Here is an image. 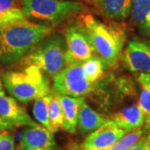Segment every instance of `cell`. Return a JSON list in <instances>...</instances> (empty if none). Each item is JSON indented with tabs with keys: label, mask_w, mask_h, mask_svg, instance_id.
I'll list each match as a JSON object with an SVG mask.
<instances>
[{
	"label": "cell",
	"mask_w": 150,
	"mask_h": 150,
	"mask_svg": "<svg viewBox=\"0 0 150 150\" xmlns=\"http://www.w3.org/2000/svg\"><path fill=\"white\" fill-rule=\"evenodd\" d=\"M55 27L25 18L0 24V63L12 65L20 62Z\"/></svg>",
	"instance_id": "6da1fadb"
},
{
	"label": "cell",
	"mask_w": 150,
	"mask_h": 150,
	"mask_svg": "<svg viewBox=\"0 0 150 150\" xmlns=\"http://www.w3.org/2000/svg\"><path fill=\"white\" fill-rule=\"evenodd\" d=\"M89 40L94 54L108 69L117 64L123 53L127 33L122 23L103 22L89 13H81L77 19Z\"/></svg>",
	"instance_id": "7a4b0ae2"
},
{
	"label": "cell",
	"mask_w": 150,
	"mask_h": 150,
	"mask_svg": "<svg viewBox=\"0 0 150 150\" xmlns=\"http://www.w3.org/2000/svg\"><path fill=\"white\" fill-rule=\"evenodd\" d=\"M108 119L126 133L144 125V117L139 104V92L135 83L128 78L115 81Z\"/></svg>",
	"instance_id": "3957f363"
},
{
	"label": "cell",
	"mask_w": 150,
	"mask_h": 150,
	"mask_svg": "<svg viewBox=\"0 0 150 150\" xmlns=\"http://www.w3.org/2000/svg\"><path fill=\"white\" fill-rule=\"evenodd\" d=\"M2 80L8 93L21 103L30 102L51 93L48 76L35 65H27L20 71L6 72Z\"/></svg>",
	"instance_id": "277c9868"
},
{
	"label": "cell",
	"mask_w": 150,
	"mask_h": 150,
	"mask_svg": "<svg viewBox=\"0 0 150 150\" xmlns=\"http://www.w3.org/2000/svg\"><path fill=\"white\" fill-rule=\"evenodd\" d=\"M64 34L54 32L45 37L22 59L24 65H35L48 77H54L68 65Z\"/></svg>",
	"instance_id": "5b68a950"
},
{
	"label": "cell",
	"mask_w": 150,
	"mask_h": 150,
	"mask_svg": "<svg viewBox=\"0 0 150 150\" xmlns=\"http://www.w3.org/2000/svg\"><path fill=\"white\" fill-rule=\"evenodd\" d=\"M29 20L57 26L84 11V6L74 0H20Z\"/></svg>",
	"instance_id": "8992f818"
},
{
	"label": "cell",
	"mask_w": 150,
	"mask_h": 150,
	"mask_svg": "<svg viewBox=\"0 0 150 150\" xmlns=\"http://www.w3.org/2000/svg\"><path fill=\"white\" fill-rule=\"evenodd\" d=\"M96 83L88 80L82 64L66 66L53 77V91L71 97H83L93 91Z\"/></svg>",
	"instance_id": "52a82bcc"
},
{
	"label": "cell",
	"mask_w": 150,
	"mask_h": 150,
	"mask_svg": "<svg viewBox=\"0 0 150 150\" xmlns=\"http://www.w3.org/2000/svg\"><path fill=\"white\" fill-rule=\"evenodd\" d=\"M63 34L67 47L66 60L68 65L82 64L95 55L85 33L77 22L65 28Z\"/></svg>",
	"instance_id": "ba28073f"
},
{
	"label": "cell",
	"mask_w": 150,
	"mask_h": 150,
	"mask_svg": "<svg viewBox=\"0 0 150 150\" xmlns=\"http://www.w3.org/2000/svg\"><path fill=\"white\" fill-rule=\"evenodd\" d=\"M124 67L133 73L150 74V41L134 38L121 54Z\"/></svg>",
	"instance_id": "9c48e42d"
},
{
	"label": "cell",
	"mask_w": 150,
	"mask_h": 150,
	"mask_svg": "<svg viewBox=\"0 0 150 150\" xmlns=\"http://www.w3.org/2000/svg\"><path fill=\"white\" fill-rule=\"evenodd\" d=\"M127 134L111 120L88 135L80 145L85 149H104L112 147L123 135Z\"/></svg>",
	"instance_id": "30bf717a"
},
{
	"label": "cell",
	"mask_w": 150,
	"mask_h": 150,
	"mask_svg": "<svg viewBox=\"0 0 150 150\" xmlns=\"http://www.w3.org/2000/svg\"><path fill=\"white\" fill-rule=\"evenodd\" d=\"M0 116L15 127H34L38 125L27 111L17 103L13 97L4 91L0 81Z\"/></svg>",
	"instance_id": "8fae6325"
},
{
	"label": "cell",
	"mask_w": 150,
	"mask_h": 150,
	"mask_svg": "<svg viewBox=\"0 0 150 150\" xmlns=\"http://www.w3.org/2000/svg\"><path fill=\"white\" fill-rule=\"evenodd\" d=\"M21 146L23 150H58L54 133L39 124L24 129Z\"/></svg>",
	"instance_id": "7c38bea8"
},
{
	"label": "cell",
	"mask_w": 150,
	"mask_h": 150,
	"mask_svg": "<svg viewBox=\"0 0 150 150\" xmlns=\"http://www.w3.org/2000/svg\"><path fill=\"white\" fill-rule=\"evenodd\" d=\"M108 20L123 23L131 13V0H85Z\"/></svg>",
	"instance_id": "4fadbf2b"
},
{
	"label": "cell",
	"mask_w": 150,
	"mask_h": 150,
	"mask_svg": "<svg viewBox=\"0 0 150 150\" xmlns=\"http://www.w3.org/2000/svg\"><path fill=\"white\" fill-rule=\"evenodd\" d=\"M108 120L103 114L98 112L89 106L84 99L79 108L77 129L80 134H90L105 124Z\"/></svg>",
	"instance_id": "5bb4252c"
},
{
	"label": "cell",
	"mask_w": 150,
	"mask_h": 150,
	"mask_svg": "<svg viewBox=\"0 0 150 150\" xmlns=\"http://www.w3.org/2000/svg\"><path fill=\"white\" fill-rule=\"evenodd\" d=\"M57 95L59 98L64 113V125L62 129L70 134H75L79 108L84 98L83 97L77 98L59 93Z\"/></svg>",
	"instance_id": "9a60e30c"
},
{
	"label": "cell",
	"mask_w": 150,
	"mask_h": 150,
	"mask_svg": "<svg viewBox=\"0 0 150 150\" xmlns=\"http://www.w3.org/2000/svg\"><path fill=\"white\" fill-rule=\"evenodd\" d=\"M131 19L143 36L150 33V0H131Z\"/></svg>",
	"instance_id": "2e32d148"
},
{
	"label": "cell",
	"mask_w": 150,
	"mask_h": 150,
	"mask_svg": "<svg viewBox=\"0 0 150 150\" xmlns=\"http://www.w3.org/2000/svg\"><path fill=\"white\" fill-rule=\"evenodd\" d=\"M136 80L139 87V104L144 117V126L150 129V74L140 73Z\"/></svg>",
	"instance_id": "e0dca14e"
},
{
	"label": "cell",
	"mask_w": 150,
	"mask_h": 150,
	"mask_svg": "<svg viewBox=\"0 0 150 150\" xmlns=\"http://www.w3.org/2000/svg\"><path fill=\"white\" fill-rule=\"evenodd\" d=\"M25 18L20 0H0V24Z\"/></svg>",
	"instance_id": "ac0fdd59"
},
{
	"label": "cell",
	"mask_w": 150,
	"mask_h": 150,
	"mask_svg": "<svg viewBox=\"0 0 150 150\" xmlns=\"http://www.w3.org/2000/svg\"><path fill=\"white\" fill-rule=\"evenodd\" d=\"M51 97H52V91L45 96H42L35 99L33 108V113L38 123H40L43 127L48 129L49 131L53 132V129L49 121V111H48Z\"/></svg>",
	"instance_id": "d6986e66"
},
{
	"label": "cell",
	"mask_w": 150,
	"mask_h": 150,
	"mask_svg": "<svg viewBox=\"0 0 150 150\" xmlns=\"http://www.w3.org/2000/svg\"><path fill=\"white\" fill-rule=\"evenodd\" d=\"M149 130L150 129L145 127L144 125L134 129L133 131L124 134L120 139L118 140L109 149L111 150H129L134 144H136L142 138L145 137L149 132Z\"/></svg>",
	"instance_id": "ffe728a7"
},
{
	"label": "cell",
	"mask_w": 150,
	"mask_h": 150,
	"mask_svg": "<svg viewBox=\"0 0 150 150\" xmlns=\"http://www.w3.org/2000/svg\"><path fill=\"white\" fill-rule=\"evenodd\" d=\"M88 80L93 83H97L102 78L104 77V71L107 69L101 59L97 55H93L90 59H87L82 63Z\"/></svg>",
	"instance_id": "44dd1931"
},
{
	"label": "cell",
	"mask_w": 150,
	"mask_h": 150,
	"mask_svg": "<svg viewBox=\"0 0 150 150\" xmlns=\"http://www.w3.org/2000/svg\"><path fill=\"white\" fill-rule=\"evenodd\" d=\"M48 111H49V121L53 129V132L56 133L59 130L63 129L64 113H63V108L59 96L54 91H52V97L49 102Z\"/></svg>",
	"instance_id": "7402d4cb"
},
{
	"label": "cell",
	"mask_w": 150,
	"mask_h": 150,
	"mask_svg": "<svg viewBox=\"0 0 150 150\" xmlns=\"http://www.w3.org/2000/svg\"><path fill=\"white\" fill-rule=\"evenodd\" d=\"M14 135L10 130L0 132V150H14Z\"/></svg>",
	"instance_id": "603a6c76"
},
{
	"label": "cell",
	"mask_w": 150,
	"mask_h": 150,
	"mask_svg": "<svg viewBox=\"0 0 150 150\" xmlns=\"http://www.w3.org/2000/svg\"><path fill=\"white\" fill-rule=\"evenodd\" d=\"M146 136L142 138L136 144H134L129 150H150V144Z\"/></svg>",
	"instance_id": "cb8c5ba5"
},
{
	"label": "cell",
	"mask_w": 150,
	"mask_h": 150,
	"mask_svg": "<svg viewBox=\"0 0 150 150\" xmlns=\"http://www.w3.org/2000/svg\"><path fill=\"white\" fill-rule=\"evenodd\" d=\"M15 128L14 125L8 122L4 118H3L0 116V132L4 131V130H12Z\"/></svg>",
	"instance_id": "d4e9b609"
},
{
	"label": "cell",
	"mask_w": 150,
	"mask_h": 150,
	"mask_svg": "<svg viewBox=\"0 0 150 150\" xmlns=\"http://www.w3.org/2000/svg\"><path fill=\"white\" fill-rule=\"evenodd\" d=\"M79 150H111L110 149H81L79 148Z\"/></svg>",
	"instance_id": "484cf974"
},
{
	"label": "cell",
	"mask_w": 150,
	"mask_h": 150,
	"mask_svg": "<svg viewBox=\"0 0 150 150\" xmlns=\"http://www.w3.org/2000/svg\"><path fill=\"white\" fill-rule=\"evenodd\" d=\"M147 139H148V140H149V144H150V130H149V132L148 133V134H147Z\"/></svg>",
	"instance_id": "4316f807"
},
{
	"label": "cell",
	"mask_w": 150,
	"mask_h": 150,
	"mask_svg": "<svg viewBox=\"0 0 150 150\" xmlns=\"http://www.w3.org/2000/svg\"><path fill=\"white\" fill-rule=\"evenodd\" d=\"M149 36H150V33H149Z\"/></svg>",
	"instance_id": "83f0119b"
},
{
	"label": "cell",
	"mask_w": 150,
	"mask_h": 150,
	"mask_svg": "<svg viewBox=\"0 0 150 150\" xmlns=\"http://www.w3.org/2000/svg\"><path fill=\"white\" fill-rule=\"evenodd\" d=\"M74 1H76V0H74Z\"/></svg>",
	"instance_id": "f1b7e54d"
}]
</instances>
